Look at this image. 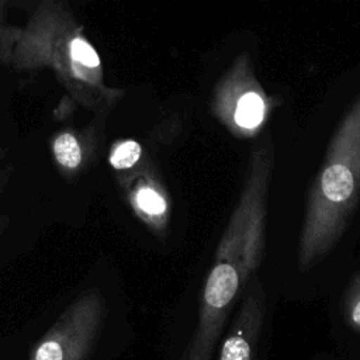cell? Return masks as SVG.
<instances>
[{
    "label": "cell",
    "mask_w": 360,
    "mask_h": 360,
    "mask_svg": "<svg viewBox=\"0 0 360 360\" xmlns=\"http://www.w3.org/2000/svg\"><path fill=\"white\" fill-rule=\"evenodd\" d=\"M273 170L274 143L266 136L250 152L239 198L202 285L197 325L183 360H211L236 301L262 264Z\"/></svg>",
    "instance_id": "6da1fadb"
},
{
    "label": "cell",
    "mask_w": 360,
    "mask_h": 360,
    "mask_svg": "<svg viewBox=\"0 0 360 360\" xmlns=\"http://www.w3.org/2000/svg\"><path fill=\"white\" fill-rule=\"evenodd\" d=\"M11 69L22 73L49 69L73 104L107 115L125 90L105 83L100 55L68 3L42 0L22 27Z\"/></svg>",
    "instance_id": "7a4b0ae2"
},
{
    "label": "cell",
    "mask_w": 360,
    "mask_h": 360,
    "mask_svg": "<svg viewBox=\"0 0 360 360\" xmlns=\"http://www.w3.org/2000/svg\"><path fill=\"white\" fill-rule=\"evenodd\" d=\"M360 200V94L336 127L309 188L300 232L301 271L319 264L338 245Z\"/></svg>",
    "instance_id": "3957f363"
},
{
    "label": "cell",
    "mask_w": 360,
    "mask_h": 360,
    "mask_svg": "<svg viewBox=\"0 0 360 360\" xmlns=\"http://www.w3.org/2000/svg\"><path fill=\"white\" fill-rule=\"evenodd\" d=\"M280 100L269 96L255 75L249 53H239L215 83L211 114L235 138H256L271 118Z\"/></svg>",
    "instance_id": "277c9868"
},
{
    "label": "cell",
    "mask_w": 360,
    "mask_h": 360,
    "mask_svg": "<svg viewBox=\"0 0 360 360\" xmlns=\"http://www.w3.org/2000/svg\"><path fill=\"white\" fill-rule=\"evenodd\" d=\"M105 312L101 290H84L37 342L28 360H87L101 333Z\"/></svg>",
    "instance_id": "5b68a950"
},
{
    "label": "cell",
    "mask_w": 360,
    "mask_h": 360,
    "mask_svg": "<svg viewBox=\"0 0 360 360\" xmlns=\"http://www.w3.org/2000/svg\"><path fill=\"white\" fill-rule=\"evenodd\" d=\"M132 214L156 236L165 238L172 218V200L159 173L148 160L136 172L115 179Z\"/></svg>",
    "instance_id": "8992f818"
},
{
    "label": "cell",
    "mask_w": 360,
    "mask_h": 360,
    "mask_svg": "<svg viewBox=\"0 0 360 360\" xmlns=\"http://www.w3.org/2000/svg\"><path fill=\"white\" fill-rule=\"evenodd\" d=\"M264 318L266 294L259 277L253 276L222 340L218 360H256Z\"/></svg>",
    "instance_id": "52a82bcc"
},
{
    "label": "cell",
    "mask_w": 360,
    "mask_h": 360,
    "mask_svg": "<svg viewBox=\"0 0 360 360\" xmlns=\"http://www.w3.org/2000/svg\"><path fill=\"white\" fill-rule=\"evenodd\" d=\"M103 117L97 115L86 127H65L49 138L52 162L63 179H77L94 162L100 148Z\"/></svg>",
    "instance_id": "ba28073f"
},
{
    "label": "cell",
    "mask_w": 360,
    "mask_h": 360,
    "mask_svg": "<svg viewBox=\"0 0 360 360\" xmlns=\"http://www.w3.org/2000/svg\"><path fill=\"white\" fill-rule=\"evenodd\" d=\"M145 148L141 142L132 138H120L112 141L108 149V165L112 169L115 179L128 176L136 172L148 162Z\"/></svg>",
    "instance_id": "9c48e42d"
},
{
    "label": "cell",
    "mask_w": 360,
    "mask_h": 360,
    "mask_svg": "<svg viewBox=\"0 0 360 360\" xmlns=\"http://www.w3.org/2000/svg\"><path fill=\"white\" fill-rule=\"evenodd\" d=\"M22 27L8 20V3L0 0V65L10 68L14 49L21 38Z\"/></svg>",
    "instance_id": "30bf717a"
},
{
    "label": "cell",
    "mask_w": 360,
    "mask_h": 360,
    "mask_svg": "<svg viewBox=\"0 0 360 360\" xmlns=\"http://www.w3.org/2000/svg\"><path fill=\"white\" fill-rule=\"evenodd\" d=\"M342 309L346 325L360 333V271L352 277L345 290Z\"/></svg>",
    "instance_id": "8fae6325"
},
{
    "label": "cell",
    "mask_w": 360,
    "mask_h": 360,
    "mask_svg": "<svg viewBox=\"0 0 360 360\" xmlns=\"http://www.w3.org/2000/svg\"><path fill=\"white\" fill-rule=\"evenodd\" d=\"M13 172H14L13 163H7L6 166H3V167L0 169V194L3 193V190L6 188V186L8 184ZM8 225H10V218H8L6 214H0V240H1L3 235H4V232L7 231Z\"/></svg>",
    "instance_id": "7c38bea8"
},
{
    "label": "cell",
    "mask_w": 360,
    "mask_h": 360,
    "mask_svg": "<svg viewBox=\"0 0 360 360\" xmlns=\"http://www.w3.org/2000/svg\"><path fill=\"white\" fill-rule=\"evenodd\" d=\"M7 155H8V149L6 146H0V163L6 159Z\"/></svg>",
    "instance_id": "4fadbf2b"
}]
</instances>
